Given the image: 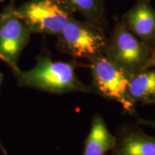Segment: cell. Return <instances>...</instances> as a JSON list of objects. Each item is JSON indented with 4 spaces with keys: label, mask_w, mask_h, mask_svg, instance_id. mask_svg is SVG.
I'll return each instance as SVG.
<instances>
[{
    "label": "cell",
    "mask_w": 155,
    "mask_h": 155,
    "mask_svg": "<svg viewBox=\"0 0 155 155\" xmlns=\"http://www.w3.org/2000/svg\"><path fill=\"white\" fill-rule=\"evenodd\" d=\"M89 68L92 78V86L96 94L117 102L127 114L136 115V104L128 94L133 74L104 53L90 60Z\"/></svg>",
    "instance_id": "obj_2"
},
{
    "label": "cell",
    "mask_w": 155,
    "mask_h": 155,
    "mask_svg": "<svg viewBox=\"0 0 155 155\" xmlns=\"http://www.w3.org/2000/svg\"><path fill=\"white\" fill-rule=\"evenodd\" d=\"M0 151H1V152H2L4 154H7V150H6L5 147H4V145L2 144V143L1 142V141H0Z\"/></svg>",
    "instance_id": "obj_14"
},
{
    "label": "cell",
    "mask_w": 155,
    "mask_h": 155,
    "mask_svg": "<svg viewBox=\"0 0 155 155\" xmlns=\"http://www.w3.org/2000/svg\"><path fill=\"white\" fill-rule=\"evenodd\" d=\"M152 52L127 27L119 25L114 29L104 54L134 75L144 71Z\"/></svg>",
    "instance_id": "obj_5"
},
{
    "label": "cell",
    "mask_w": 155,
    "mask_h": 155,
    "mask_svg": "<svg viewBox=\"0 0 155 155\" xmlns=\"http://www.w3.org/2000/svg\"><path fill=\"white\" fill-rule=\"evenodd\" d=\"M13 5L0 14V55L1 60L13 73L19 69V55L28 45L31 32L17 16Z\"/></svg>",
    "instance_id": "obj_6"
},
{
    "label": "cell",
    "mask_w": 155,
    "mask_h": 155,
    "mask_svg": "<svg viewBox=\"0 0 155 155\" xmlns=\"http://www.w3.org/2000/svg\"><path fill=\"white\" fill-rule=\"evenodd\" d=\"M128 94L135 104L139 103L155 105V68L134 74Z\"/></svg>",
    "instance_id": "obj_10"
},
{
    "label": "cell",
    "mask_w": 155,
    "mask_h": 155,
    "mask_svg": "<svg viewBox=\"0 0 155 155\" xmlns=\"http://www.w3.org/2000/svg\"><path fill=\"white\" fill-rule=\"evenodd\" d=\"M71 10L59 0H30L15 12L31 33L58 36L73 17Z\"/></svg>",
    "instance_id": "obj_3"
},
{
    "label": "cell",
    "mask_w": 155,
    "mask_h": 155,
    "mask_svg": "<svg viewBox=\"0 0 155 155\" xmlns=\"http://www.w3.org/2000/svg\"><path fill=\"white\" fill-rule=\"evenodd\" d=\"M68 8L86 17L88 23L102 29L104 22L100 0H59Z\"/></svg>",
    "instance_id": "obj_11"
},
{
    "label": "cell",
    "mask_w": 155,
    "mask_h": 155,
    "mask_svg": "<svg viewBox=\"0 0 155 155\" xmlns=\"http://www.w3.org/2000/svg\"><path fill=\"white\" fill-rule=\"evenodd\" d=\"M0 60H1V55H0Z\"/></svg>",
    "instance_id": "obj_16"
},
{
    "label": "cell",
    "mask_w": 155,
    "mask_h": 155,
    "mask_svg": "<svg viewBox=\"0 0 155 155\" xmlns=\"http://www.w3.org/2000/svg\"><path fill=\"white\" fill-rule=\"evenodd\" d=\"M77 65L74 62L54 61L48 56H42L32 68L29 71L19 69L13 73L20 86L56 94H96L92 86L85 84L78 78Z\"/></svg>",
    "instance_id": "obj_1"
},
{
    "label": "cell",
    "mask_w": 155,
    "mask_h": 155,
    "mask_svg": "<svg viewBox=\"0 0 155 155\" xmlns=\"http://www.w3.org/2000/svg\"><path fill=\"white\" fill-rule=\"evenodd\" d=\"M127 21L129 30L150 47L155 40V12L153 9L147 3L141 2L129 13Z\"/></svg>",
    "instance_id": "obj_9"
},
{
    "label": "cell",
    "mask_w": 155,
    "mask_h": 155,
    "mask_svg": "<svg viewBox=\"0 0 155 155\" xmlns=\"http://www.w3.org/2000/svg\"><path fill=\"white\" fill-rule=\"evenodd\" d=\"M3 81V75L2 73H0V86H1V84H2V82Z\"/></svg>",
    "instance_id": "obj_15"
},
{
    "label": "cell",
    "mask_w": 155,
    "mask_h": 155,
    "mask_svg": "<svg viewBox=\"0 0 155 155\" xmlns=\"http://www.w3.org/2000/svg\"><path fill=\"white\" fill-rule=\"evenodd\" d=\"M153 68H155V49L152 50V54H151L150 57L149 58L148 62H147L146 66L144 68V70Z\"/></svg>",
    "instance_id": "obj_13"
},
{
    "label": "cell",
    "mask_w": 155,
    "mask_h": 155,
    "mask_svg": "<svg viewBox=\"0 0 155 155\" xmlns=\"http://www.w3.org/2000/svg\"><path fill=\"white\" fill-rule=\"evenodd\" d=\"M116 136L111 155H155V137L147 134L137 125H121Z\"/></svg>",
    "instance_id": "obj_7"
},
{
    "label": "cell",
    "mask_w": 155,
    "mask_h": 155,
    "mask_svg": "<svg viewBox=\"0 0 155 155\" xmlns=\"http://www.w3.org/2000/svg\"><path fill=\"white\" fill-rule=\"evenodd\" d=\"M58 38V45L62 51L75 58H86L89 61L104 53L108 44L102 29L73 17Z\"/></svg>",
    "instance_id": "obj_4"
},
{
    "label": "cell",
    "mask_w": 155,
    "mask_h": 155,
    "mask_svg": "<svg viewBox=\"0 0 155 155\" xmlns=\"http://www.w3.org/2000/svg\"><path fill=\"white\" fill-rule=\"evenodd\" d=\"M137 123H138V124H140V125L149 126V127H152L153 129H155V120L144 119H142V118L137 116Z\"/></svg>",
    "instance_id": "obj_12"
},
{
    "label": "cell",
    "mask_w": 155,
    "mask_h": 155,
    "mask_svg": "<svg viewBox=\"0 0 155 155\" xmlns=\"http://www.w3.org/2000/svg\"><path fill=\"white\" fill-rule=\"evenodd\" d=\"M116 143V134L108 130L104 118L96 114L93 117L82 155H106L113 150Z\"/></svg>",
    "instance_id": "obj_8"
}]
</instances>
